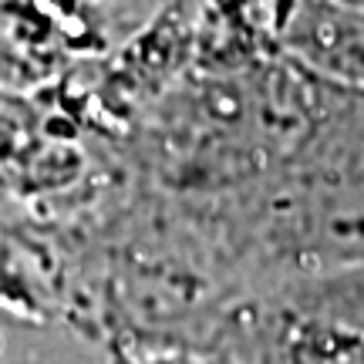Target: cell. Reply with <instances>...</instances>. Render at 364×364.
<instances>
[{"instance_id":"1","label":"cell","mask_w":364,"mask_h":364,"mask_svg":"<svg viewBox=\"0 0 364 364\" xmlns=\"http://www.w3.org/2000/svg\"><path fill=\"white\" fill-rule=\"evenodd\" d=\"M253 193L250 236L267 277L364 260V88L317 85L300 135Z\"/></svg>"},{"instance_id":"2","label":"cell","mask_w":364,"mask_h":364,"mask_svg":"<svg viewBox=\"0 0 364 364\" xmlns=\"http://www.w3.org/2000/svg\"><path fill=\"white\" fill-rule=\"evenodd\" d=\"M216 364H364V260L267 277L226 314Z\"/></svg>"},{"instance_id":"3","label":"cell","mask_w":364,"mask_h":364,"mask_svg":"<svg viewBox=\"0 0 364 364\" xmlns=\"http://www.w3.org/2000/svg\"><path fill=\"white\" fill-rule=\"evenodd\" d=\"M277 54L324 85L364 88V7L341 0H287Z\"/></svg>"},{"instance_id":"4","label":"cell","mask_w":364,"mask_h":364,"mask_svg":"<svg viewBox=\"0 0 364 364\" xmlns=\"http://www.w3.org/2000/svg\"><path fill=\"white\" fill-rule=\"evenodd\" d=\"M139 364H193V361H186L179 354H156V358H145V361H139Z\"/></svg>"},{"instance_id":"5","label":"cell","mask_w":364,"mask_h":364,"mask_svg":"<svg viewBox=\"0 0 364 364\" xmlns=\"http://www.w3.org/2000/svg\"><path fill=\"white\" fill-rule=\"evenodd\" d=\"M341 4H351V7H364V0H341Z\"/></svg>"}]
</instances>
